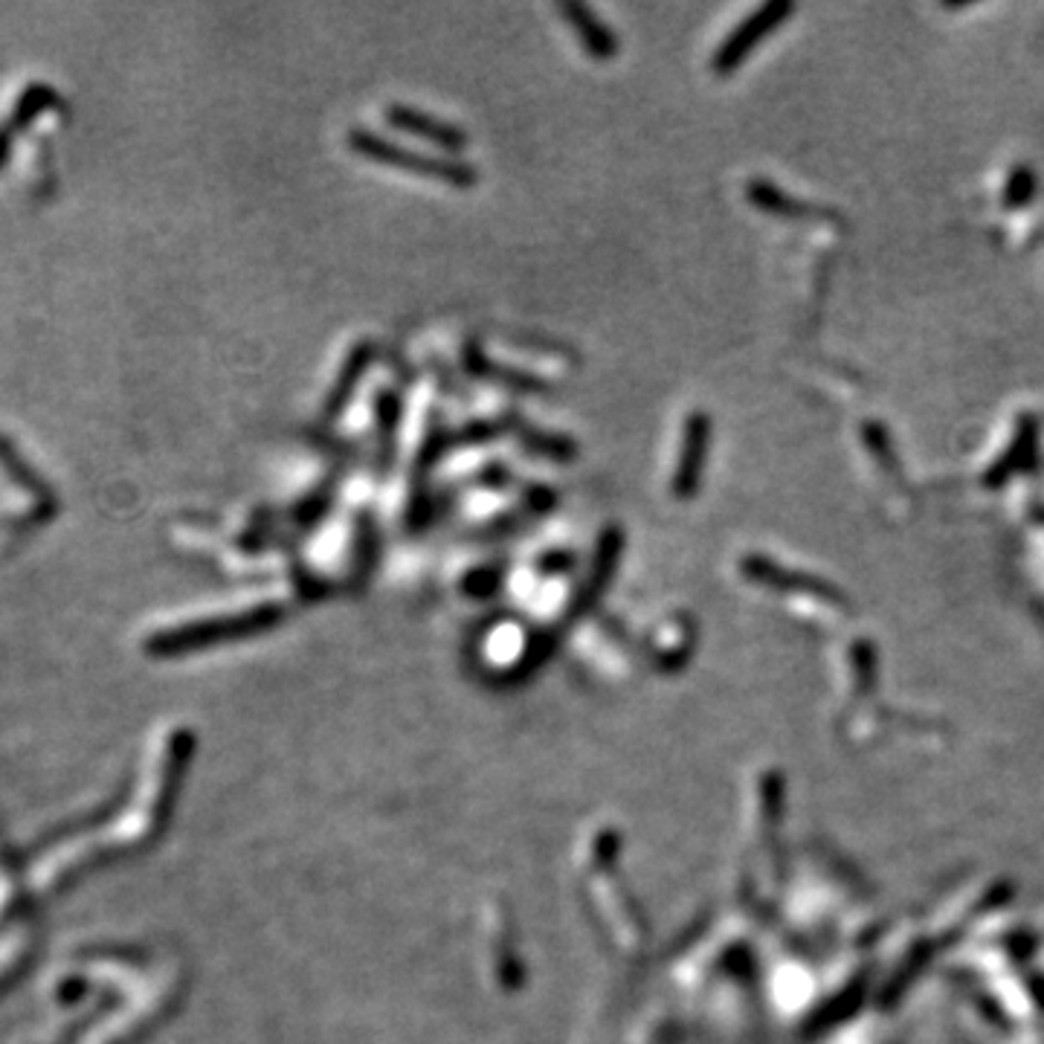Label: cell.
<instances>
[{
  "label": "cell",
  "mask_w": 1044,
  "mask_h": 1044,
  "mask_svg": "<svg viewBox=\"0 0 1044 1044\" xmlns=\"http://www.w3.org/2000/svg\"><path fill=\"white\" fill-rule=\"evenodd\" d=\"M375 473L377 479H386L395 467L397 459V433H401V418H404V401L392 390H381L375 397Z\"/></svg>",
  "instance_id": "9"
},
{
  "label": "cell",
  "mask_w": 1044,
  "mask_h": 1044,
  "mask_svg": "<svg viewBox=\"0 0 1044 1044\" xmlns=\"http://www.w3.org/2000/svg\"><path fill=\"white\" fill-rule=\"evenodd\" d=\"M464 366L467 372L476 377H485V381L500 383V386H511L516 392H549V383L540 381L538 375H529V372H520V368L502 366L493 357H487L476 343H467L464 348Z\"/></svg>",
  "instance_id": "12"
},
{
  "label": "cell",
  "mask_w": 1044,
  "mask_h": 1044,
  "mask_svg": "<svg viewBox=\"0 0 1044 1044\" xmlns=\"http://www.w3.org/2000/svg\"><path fill=\"white\" fill-rule=\"evenodd\" d=\"M511 427H516V415H502V418L473 421V424H467V427L456 430V433H450V450L487 444V442H493V439H500V435L508 433Z\"/></svg>",
  "instance_id": "14"
},
{
  "label": "cell",
  "mask_w": 1044,
  "mask_h": 1044,
  "mask_svg": "<svg viewBox=\"0 0 1044 1044\" xmlns=\"http://www.w3.org/2000/svg\"><path fill=\"white\" fill-rule=\"evenodd\" d=\"M708 450H711V415L706 410H693L684 418L677 471L670 476L673 500L688 502L697 496L699 487H702V476H706Z\"/></svg>",
  "instance_id": "3"
},
{
  "label": "cell",
  "mask_w": 1044,
  "mask_h": 1044,
  "mask_svg": "<svg viewBox=\"0 0 1044 1044\" xmlns=\"http://www.w3.org/2000/svg\"><path fill=\"white\" fill-rule=\"evenodd\" d=\"M375 558H377L375 516L361 514L357 516V538H354V567H357V574H366L368 569L375 567Z\"/></svg>",
  "instance_id": "16"
},
{
  "label": "cell",
  "mask_w": 1044,
  "mask_h": 1044,
  "mask_svg": "<svg viewBox=\"0 0 1044 1044\" xmlns=\"http://www.w3.org/2000/svg\"><path fill=\"white\" fill-rule=\"evenodd\" d=\"M861 435H865V447L870 450V456L879 462L885 471H897V456H894V444H890L888 430L879 421H865L861 424Z\"/></svg>",
  "instance_id": "17"
},
{
  "label": "cell",
  "mask_w": 1044,
  "mask_h": 1044,
  "mask_svg": "<svg viewBox=\"0 0 1044 1044\" xmlns=\"http://www.w3.org/2000/svg\"><path fill=\"white\" fill-rule=\"evenodd\" d=\"M795 16V3L792 0H769L764 7H758L751 12L746 21H740L735 30L728 32L726 41L717 47V52L711 56V70L713 76H731L737 67L743 65L749 59L751 52L758 50V45L764 38L772 36L778 30L780 23L787 21V18Z\"/></svg>",
  "instance_id": "2"
},
{
  "label": "cell",
  "mask_w": 1044,
  "mask_h": 1044,
  "mask_svg": "<svg viewBox=\"0 0 1044 1044\" xmlns=\"http://www.w3.org/2000/svg\"><path fill=\"white\" fill-rule=\"evenodd\" d=\"M348 146L354 155L366 157L372 162L390 166V169L406 171V175H421L430 180H442V184L453 186V189H471L476 186L479 175L471 162L456 160V157L444 155H430V151H415L406 148L395 140H386L381 134L368 131V128H354L348 134Z\"/></svg>",
  "instance_id": "1"
},
{
  "label": "cell",
  "mask_w": 1044,
  "mask_h": 1044,
  "mask_svg": "<svg viewBox=\"0 0 1044 1044\" xmlns=\"http://www.w3.org/2000/svg\"><path fill=\"white\" fill-rule=\"evenodd\" d=\"M516 435H520V444L529 453H538V456L554 459V462H572L578 456V444L569 439V435L552 433V430H540V427H522L520 421H516Z\"/></svg>",
  "instance_id": "13"
},
{
  "label": "cell",
  "mask_w": 1044,
  "mask_h": 1044,
  "mask_svg": "<svg viewBox=\"0 0 1044 1044\" xmlns=\"http://www.w3.org/2000/svg\"><path fill=\"white\" fill-rule=\"evenodd\" d=\"M328 505H332V496H325V491L314 493V496H308V500L296 508L294 520L302 522V525H317V522L328 514Z\"/></svg>",
  "instance_id": "18"
},
{
  "label": "cell",
  "mask_w": 1044,
  "mask_h": 1044,
  "mask_svg": "<svg viewBox=\"0 0 1044 1044\" xmlns=\"http://www.w3.org/2000/svg\"><path fill=\"white\" fill-rule=\"evenodd\" d=\"M746 198L751 204L758 206L760 213L775 215V218H787V221H804V218H818V206H809L804 200L792 198L787 191L775 186L772 180H766V177H751L749 186H746Z\"/></svg>",
  "instance_id": "11"
},
{
  "label": "cell",
  "mask_w": 1044,
  "mask_h": 1044,
  "mask_svg": "<svg viewBox=\"0 0 1044 1044\" xmlns=\"http://www.w3.org/2000/svg\"><path fill=\"white\" fill-rule=\"evenodd\" d=\"M377 357V346L375 343H368V339H361L357 346L348 352V357L339 366L337 377H334L332 390L325 395L323 404V421H337L343 412L348 410V404L354 401L357 390H361L363 377H366L368 366Z\"/></svg>",
  "instance_id": "6"
},
{
  "label": "cell",
  "mask_w": 1044,
  "mask_h": 1044,
  "mask_svg": "<svg viewBox=\"0 0 1044 1044\" xmlns=\"http://www.w3.org/2000/svg\"><path fill=\"white\" fill-rule=\"evenodd\" d=\"M740 572H743L751 583L778 589V592H804V595H816L824 598V601H841L839 589L830 587L827 581L812 578V574L784 569L780 563H775L772 558H764V554H746V558L740 560Z\"/></svg>",
  "instance_id": "4"
},
{
  "label": "cell",
  "mask_w": 1044,
  "mask_h": 1044,
  "mask_svg": "<svg viewBox=\"0 0 1044 1044\" xmlns=\"http://www.w3.org/2000/svg\"><path fill=\"white\" fill-rule=\"evenodd\" d=\"M1036 186H1038L1036 171L1030 169V166H1024V162H1018V166H1015V169L1007 175V184H1004V195H1001V200H1004L1007 209H1022V206H1027L1030 200H1033Z\"/></svg>",
  "instance_id": "15"
},
{
  "label": "cell",
  "mask_w": 1044,
  "mask_h": 1044,
  "mask_svg": "<svg viewBox=\"0 0 1044 1044\" xmlns=\"http://www.w3.org/2000/svg\"><path fill=\"white\" fill-rule=\"evenodd\" d=\"M621 549H624V531L618 529V525H607L601 531V540H598L595 558H592V572H589V583L581 589V595L574 598L572 610L583 612L589 603L595 601L598 592L610 587V578L618 567V558H621Z\"/></svg>",
  "instance_id": "10"
},
{
  "label": "cell",
  "mask_w": 1044,
  "mask_h": 1044,
  "mask_svg": "<svg viewBox=\"0 0 1044 1044\" xmlns=\"http://www.w3.org/2000/svg\"><path fill=\"white\" fill-rule=\"evenodd\" d=\"M560 16L567 18V23L572 27V32L578 36L581 47L587 50L589 59L595 61H612L621 52V45H618V36L601 21V18L587 7V3H578V0H563L560 3Z\"/></svg>",
  "instance_id": "7"
},
{
  "label": "cell",
  "mask_w": 1044,
  "mask_h": 1044,
  "mask_svg": "<svg viewBox=\"0 0 1044 1044\" xmlns=\"http://www.w3.org/2000/svg\"><path fill=\"white\" fill-rule=\"evenodd\" d=\"M1038 424L1033 415H1022L1015 424V435L1009 447L989 464V471L984 473L986 487H1001L1015 473L1027 471L1030 464L1036 462V447H1038Z\"/></svg>",
  "instance_id": "8"
},
{
  "label": "cell",
  "mask_w": 1044,
  "mask_h": 1044,
  "mask_svg": "<svg viewBox=\"0 0 1044 1044\" xmlns=\"http://www.w3.org/2000/svg\"><path fill=\"white\" fill-rule=\"evenodd\" d=\"M386 122L397 128V131L433 142V146L444 148V151H462L471 142L467 131H462L453 122H444L442 117L421 111V108H412V105H390L386 108Z\"/></svg>",
  "instance_id": "5"
}]
</instances>
